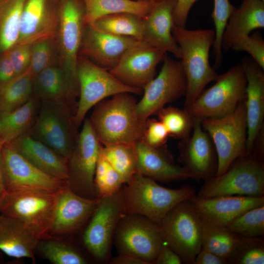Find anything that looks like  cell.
<instances>
[{
    "label": "cell",
    "mask_w": 264,
    "mask_h": 264,
    "mask_svg": "<svg viewBox=\"0 0 264 264\" xmlns=\"http://www.w3.org/2000/svg\"><path fill=\"white\" fill-rule=\"evenodd\" d=\"M137 102L131 93H122L94 106L89 119L102 145L142 140L146 120L137 114Z\"/></svg>",
    "instance_id": "6da1fadb"
},
{
    "label": "cell",
    "mask_w": 264,
    "mask_h": 264,
    "mask_svg": "<svg viewBox=\"0 0 264 264\" xmlns=\"http://www.w3.org/2000/svg\"><path fill=\"white\" fill-rule=\"evenodd\" d=\"M172 34L179 48L180 62L187 80L185 107L193 103L206 86L219 76L209 60L210 48L215 41V31L188 30L174 24Z\"/></svg>",
    "instance_id": "7a4b0ae2"
},
{
    "label": "cell",
    "mask_w": 264,
    "mask_h": 264,
    "mask_svg": "<svg viewBox=\"0 0 264 264\" xmlns=\"http://www.w3.org/2000/svg\"><path fill=\"white\" fill-rule=\"evenodd\" d=\"M126 184L122 187L125 213L139 215L158 224L175 206L196 194L190 184L168 188L138 173Z\"/></svg>",
    "instance_id": "3957f363"
},
{
    "label": "cell",
    "mask_w": 264,
    "mask_h": 264,
    "mask_svg": "<svg viewBox=\"0 0 264 264\" xmlns=\"http://www.w3.org/2000/svg\"><path fill=\"white\" fill-rule=\"evenodd\" d=\"M57 201V192L4 190L0 198V214L19 220L39 241L49 239Z\"/></svg>",
    "instance_id": "277c9868"
},
{
    "label": "cell",
    "mask_w": 264,
    "mask_h": 264,
    "mask_svg": "<svg viewBox=\"0 0 264 264\" xmlns=\"http://www.w3.org/2000/svg\"><path fill=\"white\" fill-rule=\"evenodd\" d=\"M74 115L66 100L41 101L33 124L27 133L68 161L79 133Z\"/></svg>",
    "instance_id": "5b68a950"
},
{
    "label": "cell",
    "mask_w": 264,
    "mask_h": 264,
    "mask_svg": "<svg viewBox=\"0 0 264 264\" xmlns=\"http://www.w3.org/2000/svg\"><path fill=\"white\" fill-rule=\"evenodd\" d=\"M216 83L204 89L196 100L184 108L199 120L218 118L233 111L246 98L247 81L240 64L219 75Z\"/></svg>",
    "instance_id": "8992f818"
},
{
    "label": "cell",
    "mask_w": 264,
    "mask_h": 264,
    "mask_svg": "<svg viewBox=\"0 0 264 264\" xmlns=\"http://www.w3.org/2000/svg\"><path fill=\"white\" fill-rule=\"evenodd\" d=\"M252 154L236 159L222 174L204 180L196 195L200 198L222 196H264V165Z\"/></svg>",
    "instance_id": "52a82bcc"
},
{
    "label": "cell",
    "mask_w": 264,
    "mask_h": 264,
    "mask_svg": "<svg viewBox=\"0 0 264 264\" xmlns=\"http://www.w3.org/2000/svg\"><path fill=\"white\" fill-rule=\"evenodd\" d=\"M200 121L210 136L216 152L218 166L215 176L226 172L237 158L247 155L245 101L240 103L233 111L224 116Z\"/></svg>",
    "instance_id": "ba28073f"
},
{
    "label": "cell",
    "mask_w": 264,
    "mask_h": 264,
    "mask_svg": "<svg viewBox=\"0 0 264 264\" xmlns=\"http://www.w3.org/2000/svg\"><path fill=\"white\" fill-rule=\"evenodd\" d=\"M77 74L79 98L74 121L77 127L83 122L88 112L105 98L122 93H143V89L125 85L109 70L83 56L78 57Z\"/></svg>",
    "instance_id": "9c48e42d"
},
{
    "label": "cell",
    "mask_w": 264,
    "mask_h": 264,
    "mask_svg": "<svg viewBox=\"0 0 264 264\" xmlns=\"http://www.w3.org/2000/svg\"><path fill=\"white\" fill-rule=\"evenodd\" d=\"M113 240L119 254H128L154 264L166 242L159 224L136 214L125 213L115 229Z\"/></svg>",
    "instance_id": "30bf717a"
},
{
    "label": "cell",
    "mask_w": 264,
    "mask_h": 264,
    "mask_svg": "<svg viewBox=\"0 0 264 264\" xmlns=\"http://www.w3.org/2000/svg\"><path fill=\"white\" fill-rule=\"evenodd\" d=\"M82 0H63L59 19V37L62 54V69L72 100L76 102L79 88L77 64L85 24Z\"/></svg>",
    "instance_id": "8fae6325"
},
{
    "label": "cell",
    "mask_w": 264,
    "mask_h": 264,
    "mask_svg": "<svg viewBox=\"0 0 264 264\" xmlns=\"http://www.w3.org/2000/svg\"><path fill=\"white\" fill-rule=\"evenodd\" d=\"M159 225L165 242L183 263L194 264L201 248V221L189 200L175 206Z\"/></svg>",
    "instance_id": "7c38bea8"
},
{
    "label": "cell",
    "mask_w": 264,
    "mask_h": 264,
    "mask_svg": "<svg viewBox=\"0 0 264 264\" xmlns=\"http://www.w3.org/2000/svg\"><path fill=\"white\" fill-rule=\"evenodd\" d=\"M158 74L143 89V96L137 102L136 111L146 120L168 104L185 96L187 80L180 61L165 54Z\"/></svg>",
    "instance_id": "4fadbf2b"
},
{
    "label": "cell",
    "mask_w": 264,
    "mask_h": 264,
    "mask_svg": "<svg viewBox=\"0 0 264 264\" xmlns=\"http://www.w3.org/2000/svg\"><path fill=\"white\" fill-rule=\"evenodd\" d=\"M122 187L110 195L99 198L84 233L86 247L100 261H105L108 258L115 229L125 214Z\"/></svg>",
    "instance_id": "5bb4252c"
},
{
    "label": "cell",
    "mask_w": 264,
    "mask_h": 264,
    "mask_svg": "<svg viewBox=\"0 0 264 264\" xmlns=\"http://www.w3.org/2000/svg\"><path fill=\"white\" fill-rule=\"evenodd\" d=\"M101 145L89 118H85L68 160V184L77 194L87 198H98L94 177Z\"/></svg>",
    "instance_id": "9a60e30c"
},
{
    "label": "cell",
    "mask_w": 264,
    "mask_h": 264,
    "mask_svg": "<svg viewBox=\"0 0 264 264\" xmlns=\"http://www.w3.org/2000/svg\"><path fill=\"white\" fill-rule=\"evenodd\" d=\"M0 164L4 190H41L57 192L68 183L38 168L10 143L2 146Z\"/></svg>",
    "instance_id": "2e32d148"
},
{
    "label": "cell",
    "mask_w": 264,
    "mask_h": 264,
    "mask_svg": "<svg viewBox=\"0 0 264 264\" xmlns=\"http://www.w3.org/2000/svg\"><path fill=\"white\" fill-rule=\"evenodd\" d=\"M178 149V161L190 178L205 180L216 176L218 166L216 152L200 120L195 119L192 134L181 140Z\"/></svg>",
    "instance_id": "e0dca14e"
},
{
    "label": "cell",
    "mask_w": 264,
    "mask_h": 264,
    "mask_svg": "<svg viewBox=\"0 0 264 264\" xmlns=\"http://www.w3.org/2000/svg\"><path fill=\"white\" fill-rule=\"evenodd\" d=\"M143 42L134 38L115 35L86 24L79 56L110 70L117 66L129 50Z\"/></svg>",
    "instance_id": "ac0fdd59"
},
{
    "label": "cell",
    "mask_w": 264,
    "mask_h": 264,
    "mask_svg": "<svg viewBox=\"0 0 264 264\" xmlns=\"http://www.w3.org/2000/svg\"><path fill=\"white\" fill-rule=\"evenodd\" d=\"M167 53L143 42L129 50L110 73L125 85L143 89L155 76Z\"/></svg>",
    "instance_id": "d6986e66"
},
{
    "label": "cell",
    "mask_w": 264,
    "mask_h": 264,
    "mask_svg": "<svg viewBox=\"0 0 264 264\" xmlns=\"http://www.w3.org/2000/svg\"><path fill=\"white\" fill-rule=\"evenodd\" d=\"M244 72L247 85L245 100L247 122L246 149L251 154L255 142L264 130V73L251 58L244 57L240 63Z\"/></svg>",
    "instance_id": "ffe728a7"
},
{
    "label": "cell",
    "mask_w": 264,
    "mask_h": 264,
    "mask_svg": "<svg viewBox=\"0 0 264 264\" xmlns=\"http://www.w3.org/2000/svg\"><path fill=\"white\" fill-rule=\"evenodd\" d=\"M57 201L51 236L71 233L93 214L99 198H89L75 192L68 184L57 192Z\"/></svg>",
    "instance_id": "44dd1931"
},
{
    "label": "cell",
    "mask_w": 264,
    "mask_h": 264,
    "mask_svg": "<svg viewBox=\"0 0 264 264\" xmlns=\"http://www.w3.org/2000/svg\"><path fill=\"white\" fill-rule=\"evenodd\" d=\"M199 218L209 223L226 226L247 210L264 205V196H222L189 199Z\"/></svg>",
    "instance_id": "7402d4cb"
},
{
    "label": "cell",
    "mask_w": 264,
    "mask_h": 264,
    "mask_svg": "<svg viewBox=\"0 0 264 264\" xmlns=\"http://www.w3.org/2000/svg\"><path fill=\"white\" fill-rule=\"evenodd\" d=\"M137 173L154 181L170 182L190 178L182 166L175 163L165 146L154 148L142 140L134 144Z\"/></svg>",
    "instance_id": "603a6c76"
},
{
    "label": "cell",
    "mask_w": 264,
    "mask_h": 264,
    "mask_svg": "<svg viewBox=\"0 0 264 264\" xmlns=\"http://www.w3.org/2000/svg\"><path fill=\"white\" fill-rule=\"evenodd\" d=\"M176 2V0H162L154 4L144 19L142 41L180 59L179 48L172 34Z\"/></svg>",
    "instance_id": "cb8c5ba5"
},
{
    "label": "cell",
    "mask_w": 264,
    "mask_h": 264,
    "mask_svg": "<svg viewBox=\"0 0 264 264\" xmlns=\"http://www.w3.org/2000/svg\"><path fill=\"white\" fill-rule=\"evenodd\" d=\"M58 19L47 0H26L20 17L17 44L28 45L52 39Z\"/></svg>",
    "instance_id": "d4e9b609"
},
{
    "label": "cell",
    "mask_w": 264,
    "mask_h": 264,
    "mask_svg": "<svg viewBox=\"0 0 264 264\" xmlns=\"http://www.w3.org/2000/svg\"><path fill=\"white\" fill-rule=\"evenodd\" d=\"M264 27V2L243 0L228 20L221 39L222 51L227 52L256 29Z\"/></svg>",
    "instance_id": "484cf974"
},
{
    "label": "cell",
    "mask_w": 264,
    "mask_h": 264,
    "mask_svg": "<svg viewBox=\"0 0 264 264\" xmlns=\"http://www.w3.org/2000/svg\"><path fill=\"white\" fill-rule=\"evenodd\" d=\"M10 143L38 168L68 183V161L49 146L28 133L19 136Z\"/></svg>",
    "instance_id": "4316f807"
},
{
    "label": "cell",
    "mask_w": 264,
    "mask_h": 264,
    "mask_svg": "<svg viewBox=\"0 0 264 264\" xmlns=\"http://www.w3.org/2000/svg\"><path fill=\"white\" fill-rule=\"evenodd\" d=\"M39 242L19 220L0 214V251L12 258L35 262Z\"/></svg>",
    "instance_id": "83f0119b"
},
{
    "label": "cell",
    "mask_w": 264,
    "mask_h": 264,
    "mask_svg": "<svg viewBox=\"0 0 264 264\" xmlns=\"http://www.w3.org/2000/svg\"><path fill=\"white\" fill-rule=\"evenodd\" d=\"M84 6L85 24H92L104 16L128 13L144 19L156 2L133 0H82Z\"/></svg>",
    "instance_id": "f1b7e54d"
},
{
    "label": "cell",
    "mask_w": 264,
    "mask_h": 264,
    "mask_svg": "<svg viewBox=\"0 0 264 264\" xmlns=\"http://www.w3.org/2000/svg\"><path fill=\"white\" fill-rule=\"evenodd\" d=\"M39 101L66 100L74 113L76 105L72 101L62 68L50 66L33 79V91Z\"/></svg>",
    "instance_id": "f546056e"
},
{
    "label": "cell",
    "mask_w": 264,
    "mask_h": 264,
    "mask_svg": "<svg viewBox=\"0 0 264 264\" xmlns=\"http://www.w3.org/2000/svg\"><path fill=\"white\" fill-rule=\"evenodd\" d=\"M39 106V100L31 97L21 107L1 117L0 139L3 144L28 133L36 117Z\"/></svg>",
    "instance_id": "4dcf8cb0"
},
{
    "label": "cell",
    "mask_w": 264,
    "mask_h": 264,
    "mask_svg": "<svg viewBox=\"0 0 264 264\" xmlns=\"http://www.w3.org/2000/svg\"><path fill=\"white\" fill-rule=\"evenodd\" d=\"M33 78L26 70L0 86V118L24 105L31 97Z\"/></svg>",
    "instance_id": "1f68e13d"
},
{
    "label": "cell",
    "mask_w": 264,
    "mask_h": 264,
    "mask_svg": "<svg viewBox=\"0 0 264 264\" xmlns=\"http://www.w3.org/2000/svg\"><path fill=\"white\" fill-rule=\"evenodd\" d=\"M26 0H0V52L17 44L20 17Z\"/></svg>",
    "instance_id": "d6a6232c"
},
{
    "label": "cell",
    "mask_w": 264,
    "mask_h": 264,
    "mask_svg": "<svg viewBox=\"0 0 264 264\" xmlns=\"http://www.w3.org/2000/svg\"><path fill=\"white\" fill-rule=\"evenodd\" d=\"M90 25L111 34L142 41L144 19L133 14L120 13L104 16Z\"/></svg>",
    "instance_id": "836d02e7"
},
{
    "label": "cell",
    "mask_w": 264,
    "mask_h": 264,
    "mask_svg": "<svg viewBox=\"0 0 264 264\" xmlns=\"http://www.w3.org/2000/svg\"><path fill=\"white\" fill-rule=\"evenodd\" d=\"M201 248L227 261L238 241L239 236L225 226L209 223L201 219Z\"/></svg>",
    "instance_id": "e575fe53"
},
{
    "label": "cell",
    "mask_w": 264,
    "mask_h": 264,
    "mask_svg": "<svg viewBox=\"0 0 264 264\" xmlns=\"http://www.w3.org/2000/svg\"><path fill=\"white\" fill-rule=\"evenodd\" d=\"M101 151L111 167L128 183L137 173L134 144L101 146Z\"/></svg>",
    "instance_id": "d590c367"
},
{
    "label": "cell",
    "mask_w": 264,
    "mask_h": 264,
    "mask_svg": "<svg viewBox=\"0 0 264 264\" xmlns=\"http://www.w3.org/2000/svg\"><path fill=\"white\" fill-rule=\"evenodd\" d=\"M156 115L166 127L169 137L182 140L191 135L195 119L185 108L164 107Z\"/></svg>",
    "instance_id": "8d00e7d4"
},
{
    "label": "cell",
    "mask_w": 264,
    "mask_h": 264,
    "mask_svg": "<svg viewBox=\"0 0 264 264\" xmlns=\"http://www.w3.org/2000/svg\"><path fill=\"white\" fill-rule=\"evenodd\" d=\"M94 183L98 198L114 193L126 184L122 177L103 155L101 147L95 167Z\"/></svg>",
    "instance_id": "74e56055"
},
{
    "label": "cell",
    "mask_w": 264,
    "mask_h": 264,
    "mask_svg": "<svg viewBox=\"0 0 264 264\" xmlns=\"http://www.w3.org/2000/svg\"><path fill=\"white\" fill-rule=\"evenodd\" d=\"M226 227L240 237H262L264 235V205L247 210Z\"/></svg>",
    "instance_id": "f35d334b"
},
{
    "label": "cell",
    "mask_w": 264,
    "mask_h": 264,
    "mask_svg": "<svg viewBox=\"0 0 264 264\" xmlns=\"http://www.w3.org/2000/svg\"><path fill=\"white\" fill-rule=\"evenodd\" d=\"M228 264H264V240L262 237H240Z\"/></svg>",
    "instance_id": "ab89813d"
},
{
    "label": "cell",
    "mask_w": 264,
    "mask_h": 264,
    "mask_svg": "<svg viewBox=\"0 0 264 264\" xmlns=\"http://www.w3.org/2000/svg\"><path fill=\"white\" fill-rule=\"evenodd\" d=\"M37 250L44 258L53 264H87L86 259L75 249L58 241H40Z\"/></svg>",
    "instance_id": "60d3db41"
},
{
    "label": "cell",
    "mask_w": 264,
    "mask_h": 264,
    "mask_svg": "<svg viewBox=\"0 0 264 264\" xmlns=\"http://www.w3.org/2000/svg\"><path fill=\"white\" fill-rule=\"evenodd\" d=\"M235 9V7L231 4L229 0H214V7L211 17L215 27V38L213 45L215 57L213 67L215 70L220 66L222 63V36L229 18Z\"/></svg>",
    "instance_id": "b9f144b4"
},
{
    "label": "cell",
    "mask_w": 264,
    "mask_h": 264,
    "mask_svg": "<svg viewBox=\"0 0 264 264\" xmlns=\"http://www.w3.org/2000/svg\"><path fill=\"white\" fill-rule=\"evenodd\" d=\"M52 57L50 40L41 41L31 45L30 61L26 70L33 79L41 71L51 66Z\"/></svg>",
    "instance_id": "7bdbcfd3"
},
{
    "label": "cell",
    "mask_w": 264,
    "mask_h": 264,
    "mask_svg": "<svg viewBox=\"0 0 264 264\" xmlns=\"http://www.w3.org/2000/svg\"><path fill=\"white\" fill-rule=\"evenodd\" d=\"M231 49L237 52H246L264 69V40L259 31L257 30L249 35L233 46Z\"/></svg>",
    "instance_id": "ee69618b"
},
{
    "label": "cell",
    "mask_w": 264,
    "mask_h": 264,
    "mask_svg": "<svg viewBox=\"0 0 264 264\" xmlns=\"http://www.w3.org/2000/svg\"><path fill=\"white\" fill-rule=\"evenodd\" d=\"M169 137L166 127L160 120L150 117L146 120L141 140L146 144L159 148L165 146Z\"/></svg>",
    "instance_id": "f6af8a7d"
},
{
    "label": "cell",
    "mask_w": 264,
    "mask_h": 264,
    "mask_svg": "<svg viewBox=\"0 0 264 264\" xmlns=\"http://www.w3.org/2000/svg\"><path fill=\"white\" fill-rule=\"evenodd\" d=\"M31 45L17 44L6 51L16 76L28 68L31 57Z\"/></svg>",
    "instance_id": "bcb514c9"
},
{
    "label": "cell",
    "mask_w": 264,
    "mask_h": 264,
    "mask_svg": "<svg viewBox=\"0 0 264 264\" xmlns=\"http://www.w3.org/2000/svg\"><path fill=\"white\" fill-rule=\"evenodd\" d=\"M198 0H176L173 11L174 24L185 28L189 11Z\"/></svg>",
    "instance_id": "7dc6e473"
},
{
    "label": "cell",
    "mask_w": 264,
    "mask_h": 264,
    "mask_svg": "<svg viewBox=\"0 0 264 264\" xmlns=\"http://www.w3.org/2000/svg\"><path fill=\"white\" fill-rule=\"evenodd\" d=\"M180 256L166 243L161 248L154 262L155 264H181Z\"/></svg>",
    "instance_id": "c3c4849f"
},
{
    "label": "cell",
    "mask_w": 264,
    "mask_h": 264,
    "mask_svg": "<svg viewBox=\"0 0 264 264\" xmlns=\"http://www.w3.org/2000/svg\"><path fill=\"white\" fill-rule=\"evenodd\" d=\"M16 76L15 70L6 52L0 57V86Z\"/></svg>",
    "instance_id": "681fc988"
},
{
    "label": "cell",
    "mask_w": 264,
    "mask_h": 264,
    "mask_svg": "<svg viewBox=\"0 0 264 264\" xmlns=\"http://www.w3.org/2000/svg\"><path fill=\"white\" fill-rule=\"evenodd\" d=\"M194 264H228V262L225 258L201 248L195 257Z\"/></svg>",
    "instance_id": "f907efd6"
},
{
    "label": "cell",
    "mask_w": 264,
    "mask_h": 264,
    "mask_svg": "<svg viewBox=\"0 0 264 264\" xmlns=\"http://www.w3.org/2000/svg\"><path fill=\"white\" fill-rule=\"evenodd\" d=\"M114 264H147L144 261L128 254H119L112 261Z\"/></svg>",
    "instance_id": "816d5d0a"
},
{
    "label": "cell",
    "mask_w": 264,
    "mask_h": 264,
    "mask_svg": "<svg viewBox=\"0 0 264 264\" xmlns=\"http://www.w3.org/2000/svg\"><path fill=\"white\" fill-rule=\"evenodd\" d=\"M3 143L1 140L0 139V198L1 197V195L4 192V189L3 186V179H2V171H1V164H0V153H1V150L2 146L3 145Z\"/></svg>",
    "instance_id": "f5cc1de1"
},
{
    "label": "cell",
    "mask_w": 264,
    "mask_h": 264,
    "mask_svg": "<svg viewBox=\"0 0 264 264\" xmlns=\"http://www.w3.org/2000/svg\"><path fill=\"white\" fill-rule=\"evenodd\" d=\"M136 0V1H152L154 2H159L162 0Z\"/></svg>",
    "instance_id": "db71d44e"
},
{
    "label": "cell",
    "mask_w": 264,
    "mask_h": 264,
    "mask_svg": "<svg viewBox=\"0 0 264 264\" xmlns=\"http://www.w3.org/2000/svg\"><path fill=\"white\" fill-rule=\"evenodd\" d=\"M0 131H1V118L0 116Z\"/></svg>",
    "instance_id": "11a10c76"
}]
</instances>
